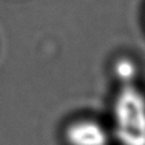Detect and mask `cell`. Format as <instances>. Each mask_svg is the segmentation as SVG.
<instances>
[{"label": "cell", "instance_id": "cell-1", "mask_svg": "<svg viewBox=\"0 0 145 145\" xmlns=\"http://www.w3.org/2000/svg\"><path fill=\"white\" fill-rule=\"evenodd\" d=\"M108 125L113 144L145 145V91L137 83L119 85Z\"/></svg>", "mask_w": 145, "mask_h": 145}, {"label": "cell", "instance_id": "cell-2", "mask_svg": "<svg viewBox=\"0 0 145 145\" xmlns=\"http://www.w3.org/2000/svg\"><path fill=\"white\" fill-rule=\"evenodd\" d=\"M66 145H112V136L108 122L92 117L82 116L70 120L63 128Z\"/></svg>", "mask_w": 145, "mask_h": 145}, {"label": "cell", "instance_id": "cell-3", "mask_svg": "<svg viewBox=\"0 0 145 145\" xmlns=\"http://www.w3.org/2000/svg\"><path fill=\"white\" fill-rule=\"evenodd\" d=\"M114 76L118 79L119 85L134 84L137 76V67L130 59H119L114 63Z\"/></svg>", "mask_w": 145, "mask_h": 145}]
</instances>
